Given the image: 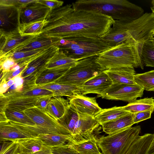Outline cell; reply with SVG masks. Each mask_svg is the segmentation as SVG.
I'll list each match as a JSON object with an SVG mask.
<instances>
[{"label": "cell", "instance_id": "6da1fadb", "mask_svg": "<svg viewBox=\"0 0 154 154\" xmlns=\"http://www.w3.org/2000/svg\"><path fill=\"white\" fill-rule=\"evenodd\" d=\"M45 20L46 22L40 35L61 39L80 36L101 37L115 21L102 14L74 11L71 4L51 11Z\"/></svg>", "mask_w": 154, "mask_h": 154}, {"label": "cell", "instance_id": "7a4b0ae2", "mask_svg": "<svg viewBox=\"0 0 154 154\" xmlns=\"http://www.w3.org/2000/svg\"><path fill=\"white\" fill-rule=\"evenodd\" d=\"M154 14L146 13L133 20H115L102 39L110 47L124 42L142 44L154 37Z\"/></svg>", "mask_w": 154, "mask_h": 154}, {"label": "cell", "instance_id": "3957f363", "mask_svg": "<svg viewBox=\"0 0 154 154\" xmlns=\"http://www.w3.org/2000/svg\"><path fill=\"white\" fill-rule=\"evenodd\" d=\"M72 5L74 11L99 13L114 20H133L144 14L141 7L126 0H79Z\"/></svg>", "mask_w": 154, "mask_h": 154}, {"label": "cell", "instance_id": "277c9868", "mask_svg": "<svg viewBox=\"0 0 154 154\" xmlns=\"http://www.w3.org/2000/svg\"><path fill=\"white\" fill-rule=\"evenodd\" d=\"M142 44L124 42L103 51L97 62L105 70L126 66L144 68L141 58Z\"/></svg>", "mask_w": 154, "mask_h": 154}, {"label": "cell", "instance_id": "5b68a950", "mask_svg": "<svg viewBox=\"0 0 154 154\" xmlns=\"http://www.w3.org/2000/svg\"><path fill=\"white\" fill-rule=\"evenodd\" d=\"M57 46L59 50L66 56L77 60L98 56L111 48L101 37L84 36L64 38Z\"/></svg>", "mask_w": 154, "mask_h": 154}, {"label": "cell", "instance_id": "8992f818", "mask_svg": "<svg viewBox=\"0 0 154 154\" xmlns=\"http://www.w3.org/2000/svg\"><path fill=\"white\" fill-rule=\"evenodd\" d=\"M98 56L79 60L53 82L80 86L104 70L97 62Z\"/></svg>", "mask_w": 154, "mask_h": 154}, {"label": "cell", "instance_id": "52a82bcc", "mask_svg": "<svg viewBox=\"0 0 154 154\" xmlns=\"http://www.w3.org/2000/svg\"><path fill=\"white\" fill-rule=\"evenodd\" d=\"M140 130V126H136L96 138L102 154H124L139 135Z\"/></svg>", "mask_w": 154, "mask_h": 154}, {"label": "cell", "instance_id": "ba28073f", "mask_svg": "<svg viewBox=\"0 0 154 154\" xmlns=\"http://www.w3.org/2000/svg\"><path fill=\"white\" fill-rule=\"evenodd\" d=\"M144 89L137 84H112L98 97L108 100H122L128 103L142 97Z\"/></svg>", "mask_w": 154, "mask_h": 154}, {"label": "cell", "instance_id": "9c48e42d", "mask_svg": "<svg viewBox=\"0 0 154 154\" xmlns=\"http://www.w3.org/2000/svg\"><path fill=\"white\" fill-rule=\"evenodd\" d=\"M24 112L39 126L55 134L71 135L70 131L46 109L35 106L26 110Z\"/></svg>", "mask_w": 154, "mask_h": 154}, {"label": "cell", "instance_id": "30bf717a", "mask_svg": "<svg viewBox=\"0 0 154 154\" xmlns=\"http://www.w3.org/2000/svg\"><path fill=\"white\" fill-rule=\"evenodd\" d=\"M78 113L79 118L69 141L73 143H81L94 136V131L100 125L94 117Z\"/></svg>", "mask_w": 154, "mask_h": 154}, {"label": "cell", "instance_id": "8fae6325", "mask_svg": "<svg viewBox=\"0 0 154 154\" xmlns=\"http://www.w3.org/2000/svg\"><path fill=\"white\" fill-rule=\"evenodd\" d=\"M69 106L78 112L95 117L102 110L95 97H89L76 94L68 97Z\"/></svg>", "mask_w": 154, "mask_h": 154}, {"label": "cell", "instance_id": "7c38bea8", "mask_svg": "<svg viewBox=\"0 0 154 154\" xmlns=\"http://www.w3.org/2000/svg\"><path fill=\"white\" fill-rule=\"evenodd\" d=\"M36 1L19 9L20 23H27L45 20L51 10Z\"/></svg>", "mask_w": 154, "mask_h": 154}, {"label": "cell", "instance_id": "4fadbf2b", "mask_svg": "<svg viewBox=\"0 0 154 154\" xmlns=\"http://www.w3.org/2000/svg\"><path fill=\"white\" fill-rule=\"evenodd\" d=\"M61 40L59 38L48 37L40 35L32 36L17 46L6 55L17 51L50 48L57 45Z\"/></svg>", "mask_w": 154, "mask_h": 154}, {"label": "cell", "instance_id": "5bb4252c", "mask_svg": "<svg viewBox=\"0 0 154 154\" xmlns=\"http://www.w3.org/2000/svg\"><path fill=\"white\" fill-rule=\"evenodd\" d=\"M112 84L110 79L103 71L79 86L78 94L84 95L93 93L100 95Z\"/></svg>", "mask_w": 154, "mask_h": 154}, {"label": "cell", "instance_id": "9a60e30c", "mask_svg": "<svg viewBox=\"0 0 154 154\" xmlns=\"http://www.w3.org/2000/svg\"><path fill=\"white\" fill-rule=\"evenodd\" d=\"M0 32L7 33L18 30L19 9L13 6L0 5Z\"/></svg>", "mask_w": 154, "mask_h": 154}, {"label": "cell", "instance_id": "2e32d148", "mask_svg": "<svg viewBox=\"0 0 154 154\" xmlns=\"http://www.w3.org/2000/svg\"><path fill=\"white\" fill-rule=\"evenodd\" d=\"M58 50L57 45L53 46L31 61L21 73V77L23 78L30 75L38 77L45 69L47 63Z\"/></svg>", "mask_w": 154, "mask_h": 154}, {"label": "cell", "instance_id": "e0dca14e", "mask_svg": "<svg viewBox=\"0 0 154 154\" xmlns=\"http://www.w3.org/2000/svg\"><path fill=\"white\" fill-rule=\"evenodd\" d=\"M0 58L32 36H21L18 30L7 33L0 32Z\"/></svg>", "mask_w": 154, "mask_h": 154}, {"label": "cell", "instance_id": "ac0fdd59", "mask_svg": "<svg viewBox=\"0 0 154 154\" xmlns=\"http://www.w3.org/2000/svg\"><path fill=\"white\" fill-rule=\"evenodd\" d=\"M30 133L9 122L0 123V140L17 141L36 138Z\"/></svg>", "mask_w": 154, "mask_h": 154}, {"label": "cell", "instance_id": "d6986e66", "mask_svg": "<svg viewBox=\"0 0 154 154\" xmlns=\"http://www.w3.org/2000/svg\"><path fill=\"white\" fill-rule=\"evenodd\" d=\"M112 81V84L133 85L136 73L134 68L126 66L110 69L104 70Z\"/></svg>", "mask_w": 154, "mask_h": 154}, {"label": "cell", "instance_id": "ffe728a7", "mask_svg": "<svg viewBox=\"0 0 154 154\" xmlns=\"http://www.w3.org/2000/svg\"><path fill=\"white\" fill-rule=\"evenodd\" d=\"M134 124L132 114L130 112L115 120L102 123L100 125L103 131L109 135L131 127Z\"/></svg>", "mask_w": 154, "mask_h": 154}, {"label": "cell", "instance_id": "44dd1931", "mask_svg": "<svg viewBox=\"0 0 154 154\" xmlns=\"http://www.w3.org/2000/svg\"><path fill=\"white\" fill-rule=\"evenodd\" d=\"M44 96L8 97L9 101L7 109L24 112L26 110L35 106L38 99Z\"/></svg>", "mask_w": 154, "mask_h": 154}, {"label": "cell", "instance_id": "7402d4cb", "mask_svg": "<svg viewBox=\"0 0 154 154\" xmlns=\"http://www.w3.org/2000/svg\"><path fill=\"white\" fill-rule=\"evenodd\" d=\"M69 106L68 99L54 96L51 98L45 109L58 121L64 115Z\"/></svg>", "mask_w": 154, "mask_h": 154}, {"label": "cell", "instance_id": "603a6c76", "mask_svg": "<svg viewBox=\"0 0 154 154\" xmlns=\"http://www.w3.org/2000/svg\"><path fill=\"white\" fill-rule=\"evenodd\" d=\"M79 60L67 56L58 50L47 63L44 69H69Z\"/></svg>", "mask_w": 154, "mask_h": 154}, {"label": "cell", "instance_id": "cb8c5ba5", "mask_svg": "<svg viewBox=\"0 0 154 154\" xmlns=\"http://www.w3.org/2000/svg\"><path fill=\"white\" fill-rule=\"evenodd\" d=\"M37 85L52 91L54 97L65 96L70 97L78 94L79 86L74 85L51 82Z\"/></svg>", "mask_w": 154, "mask_h": 154}, {"label": "cell", "instance_id": "d4e9b609", "mask_svg": "<svg viewBox=\"0 0 154 154\" xmlns=\"http://www.w3.org/2000/svg\"><path fill=\"white\" fill-rule=\"evenodd\" d=\"M153 134L139 135L124 154H146L151 143Z\"/></svg>", "mask_w": 154, "mask_h": 154}, {"label": "cell", "instance_id": "484cf974", "mask_svg": "<svg viewBox=\"0 0 154 154\" xmlns=\"http://www.w3.org/2000/svg\"><path fill=\"white\" fill-rule=\"evenodd\" d=\"M50 48L17 51L6 55L4 56H11L14 59L18 65L20 67H22L28 64Z\"/></svg>", "mask_w": 154, "mask_h": 154}, {"label": "cell", "instance_id": "4316f807", "mask_svg": "<svg viewBox=\"0 0 154 154\" xmlns=\"http://www.w3.org/2000/svg\"><path fill=\"white\" fill-rule=\"evenodd\" d=\"M122 107L124 110L132 113L146 111L152 112L154 111V98L151 97L137 99Z\"/></svg>", "mask_w": 154, "mask_h": 154}, {"label": "cell", "instance_id": "83f0119b", "mask_svg": "<svg viewBox=\"0 0 154 154\" xmlns=\"http://www.w3.org/2000/svg\"><path fill=\"white\" fill-rule=\"evenodd\" d=\"M7 97L20 96L38 97L51 95L54 97L53 93L49 90L38 86L37 85L23 87L19 92L4 94Z\"/></svg>", "mask_w": 154, "mask_h": 154}, {"label": "cell", "instance_id": "f1b7e54d", "mask_svg": "<svg viewBox=\"0 0 154 154\" xmlns=\"http://www.w3.org/2000/svg\"><path fill=\"white\" fill-rule=\"evenodd\" d=\"M129 113L130 112L123 109L122 106H115L102 109L94 117L100 125L103 123L115 120Z\"/></svg>", "mask_w": 154, "mask_h": 154}, {"label": "cell", "instance_id": "f546056e", "mask_svg": "<svg viewBox=\"0 0 154 154\" xmlns=\"http://www.w3.org/2000/svg\"><path fill=\"white\" fill-rule=\"evenodd\" d=\"M71 135L41 134L37 138L40 140L45 146L52 148L65 145L71 139Z\"/></svg>", "mask_w": 154, "mask_h": 154}, {"label": "cell", "instance_id": "4dcf8cb0", "mask_svg": "<svg viewBox=\"0 0 154 154\" xmlns=\"http://www.w3.org/2000/svg\"><path fill=\"white\" fill-rule=\"evenodd\" d=\"M68 143L80 154H102L99 150L95 136L80 143H73L69 141Z\"/></svg>", "mask_w": 154, "mask_h": 154}, {"label": "cell", "instance_id": "1f68e13d", "mask_svg": "<svg viewBox=\"0 0 154 154\" xmlns=\"http://www.w3.org/2000/svg\"><path fill=\"white\" fill-rule=\"evenodd\" d=\"M17 141L22 154H32L46 147L37 137Z\"/></svg>", "mask_w": 154, "mask_h": 154}, {"label": "cell", "instance_id": "d6a6232c", "mask_svg": "<svg viewBox=\"0 0 154 154\" xmlns=\"http://www.w3.org/2000/svg\"><path fill=\"white\" fill-rule=\"evenodd\" d=\"M45 20L27 23H20L18 30L21 36H37L40 35L46 23Z\"/></svg>", "mask_w": 154, "mask_h": 154}, {"label": "cell", "instance_id": "836d02e7", "mask_svg": "<svg viewBox=\"0 0 154 154\" xmlns=\"http://www.w3.org/2000/svg\"><path fill=\"white\" fill-rule=\"evenodd\" d=\"M69 69H45L38 76L36 84L39 85L53 82L63 75Z\"/></svg>", "mask_w": 154, "mask_h": 154}, {"label": "cell", "instance_id": "e575fe53", "mask_svg": "<svg viewBox=\"0 0 154 154\" xmlns=\"http://www.w3.org/2000/svg\"><path fill=\"white\" fill-rule=\"evenodd\" d=\"M135 82L148 91H154V69L142 73L136 74Z\"/></svg>", "mask_w": 154, "mask_h": 154}, {"label": "cell", "instance_id": "d590c367", "mask_svg": "<svg viewBox=\"0 0 154 154\" xmlns=\"http://www.w3.org/2000/svg\"><path fill=\"white\" fill-rule=\"evenodd\" d=\"M79 116L78 112L69 106L64 115L58 121L70 131L71 135Z\"/></svg>", "mask_w": 154, "mask_h": 154}, {"label": "cell", "instance_id": "8d00e7d4", "mask_svg": "<svg viewBox=\"0 0 154 154\" xmlns=\"http://www.w3.org/2000/svg\"><path fill=\"white\" fill-rule=\"evenodd\" d=\"M5 112L9 121L29 125H36L24 112H20L8 109L5 110Z\"/></svg>", "mask_w": 154, "mask_h": 154}, {"label": "cell", "instance_id": "74e56055", "mask_svg": "<svg viewBox=\"0 0 154 154\" xmlns=\"http://www.w3.org/2000/svg\"><path fill=\"white\" fill-rule=\"evenodd\" d=\"M141 56L145 66L154 67V46L149 41L143 44Z\"/></svg>", "mask_w": 154, "mask_h": 154}, {"label": "cell", "instance_id": "f35d334b", "mask_svg": "<svg viewBox=\"0 0 154 154\" xmlns=\"http://www.w3.org/2000/svg\"><path fill=\"white\" fill-rule=\"evenodd\" d=\"M0 59V71L3 73L11 71L17 64L14 59L10 56H5Z\"/></svg>", "mask_w": 154, "mask_h": 154}, {"label": "cell", "instance_id": "ab89813d", "mask_svg": "<svg viewBox=\"0 0 154 154\" xmlns=\"http://www.w3.org/2000/svg\"><path fill=\"white\" fill-rule=\"evenodd\" d=\"M36 0H0V5L13 6L19 9L22 8Z\"/></svg>", "mask_w": 154, "mask_h": 154}, {"label": "cell", "instance_id": "60d3db41", "mask_svg": "<svg viewBox=\"0 0 154 154\" xmlns=\"http://www.w3.org/2000/svg\"><path fill=\"white\" fill-rule=\"evenodd\" d=\"M51 148L54 154H80L68 143L62 146Z\"/></svg>", "mask_w": 154, "mask_h": 154}, {"label": "cell", "instance_id": "b9f144b4", "mask_svg": "<svg viewBox=\"0 0 154 154\" xmlns=\"http://www.w3.org/2000/svg\"><path fill=\"white\" fill-rule=\"evenodd\" d=\"M36 2L48 7L51 11L62 6L64 3L56 0H36Z\"/></svg>", "mask_w": 154, "mask_h": 154}, {"label": "cell", "instance_id": "7bdbcfd3", "mask_svg": "<svg viewBox=\"0 0 154 154\" xmlns=\"http://www.w3.org/2000/svg\"><path fill=\"white\" fill-rule=\"evenodd\" d=\"M152 112L150 111L139 112L132 114L133 121L134 124L150 119Z\"/></svg>", "mask_w": 154, "mask_h": 154}, {"label": "cell", "instance_id": "ee69618b", "mask_svg": "<svg viewBox=\"0 0 154 154\" xmlns=\"http://www.w3.org/2000/svg\"><path fill=\"white\" fill-rule=\"evenodd\" d=\"M52 97V96L48 95L40 98L36 102L35 106L45 109L49 102Z\"/></svg>", "mask_w": 154, "mask_h": 154}, {"label": "cell", "instance_id": "f6af8a7d", "mask_svg": "<svg viewBox=\"0 0 154 154\" xmlns=\"http://www.w3.org/2000/svg\"><path fill=\"white\" fill-rule=\"evenodd\" d=\"M0 112H5L7 109L9 99L3 94H0Z\"/></svg>", "mask_w": 154, "mask_h": 154}, {"label": "cell", "instance_id": "bcb514c9", "mask_svg": "<svg viewBox=\"0 0 154 154\" xmlns=\"http://www.w3.org/2000/svg\"><path fill=\"white\" fill-rule=\"evenodd\" d=\"M16 141L5 140L1 141L0 154H2Z\"/></svg>", "mask_w": 154, "mask_h": 154}, {"label": "cell", "instance_id": "7dc6e473", "mask_svg": "<svg viewBox=\"0 0 154 154\" xmlns=\"http://www.w3.org/2000/svg\"><path fill=\"white\" fill-rule=\"evenodd\" d=\"M20 150L18 143L16 141L2 154H15Z\"/></svg>", "mask_w": 154, "mask_h": 154}, {"label": "cell", "instance_id": "c3c4849f", "mask_svg": "<svg viewBox=\"0 0 154 154\" xmlns=\"http://www.w3.org/2000/svg\"><path fill=\"white\" fill-rule=\"evenodd\" d=\"M13 78L15 81L14 83L18 87L17 91L16 92H19L22 90L23 87L24 82L23 79L21 76V73Z\"/></svg>", "mask_w": 154, "mask_h": 154}, {"label": "cell", "instance_id": "681fc988", "mask_svg": "<svg viewBox=\"0 0 154 154\" xmlns=\"http://www.w3.org/2000/svg\"><path fill=\"white\" fill-rule=\"evenodd\" d=\"M9 88L7 84V81L4 79H2L0 81V94H5Z\"/></svg>", "mask_w": 154, "mask_h": 154}, {"label": "cell", "instance_id": "f907efd6", "mask_svg": "<svg viewBox=\"0 0 154 154\" xmlns=\"http://www.w3.org/2000/svg\"><path fill=\"white\" fill-rule=\"evenodd\" d=\"M32 154H54L51 148L46 146L45 148Z\"/></svg>", "mask_w": 154, "mask_h": 154}, {"label": "cell", "instance_id": "816d5d0a", "mask_svg": "<svg viewBox=\"0 0 154 154\" xmlns=\"http://www.w3.org/2000/svg\"><path fill=\"white\" fill-rule=\"evenodd\" d=\"M146 154H154V134L151 143Z\"/></svg>", "mask_w": 154, "mask_h": 154}, {"label": "cell", "instance_id": "f5cc1de1", "mask_svg": "<svg viewBox=\"0 0 154 154\" xmlns=\"http://www.w3.org/2000/svg\"><path fill=\"white\" fill-rule=\"evenodd\" d=\"M9 120L8 119L5 112H0V123L9 122Z\"/></svg>", "mask_w": 154, "mask_h": 154}, {"label": "cell", "instance_id": "db71d44e", "mask_svg": "<svg viewBox=\"0 0 154 154\" xmlns=\"http://www.w3.org/2000/svg\"><path fill=\"white\" fill-rule=\"evenodd\" d=\"M15 82V81L13 78L10 79L7 81V84L9 87L13 85Z\"/></svg>", "mask_w": 154, "mask_h": 154}, {"label": "cell", "instance_id": "11a10c76", "mask_svg": "<svg viewBox=\"0 0 154 154\" xmlns=\"http://www.w3.org/2000/svg\"><path fill=\"white\" fill-rule=\"evenodd\" d=\"M151 4L152 6L151 7V9L152 11V13L154 14V0H153L151 1Z\"/></svg>", "mask_w": 154, "mask_h": 154}, {"label": "cell", "instance_id": "9f6ffc18", "mask_svg": "<svg viewBox=\"0 0 154 154\" xmlns=\"http://www.w3.org/2000/svg\"><path fill=\"white\" fill-rule=\"evenodd\" d=\"M148 41L154 46V37L150 39Z\"/></svg>", "mask_w": 154, "mask_h": 154}, {"label": "cell", "instance_id": "6f0895ef", "mask_svg": "<svg viewBox=\"0 0 154 154\" xmlns=\"http://www.w3.org/2000/svg\"><path fill=\"white\" fill-rule=\"evenodd\" d=\"M94 154V153H87V154Z\"/></svg>", "mask_w": 154, "mask_h": 154}, {"label": "cell", "instance_id": "680465c9", "mask_svg": "<svg viewBox=\"0 0 154 154\" xmlns=\"http://www.w3.org/2000/svg\"><path fill=\"white\" fill-rule=\"evenodd\" d=\"M153 35H154V30L153 31Z\"/></svg>", "mask_w": 154, "mask_h": 154}]
</instances>
